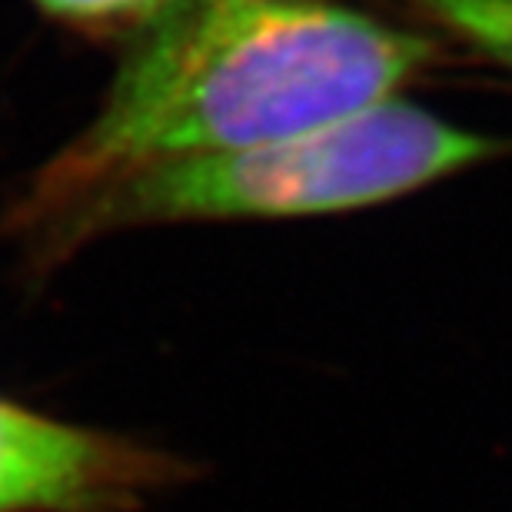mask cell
<instances>
[{"instance_id": "4", "label": "cell", "mask_w": 512, "mask_h": 512, "mask_svg": "<svg viewBox=\"0 0 512 512\" xmlns=\"http://www.w3.org/2000/svg\"><path fill=\"white\" fill-rule=\"evenodd\" d=\"M30 4L44 17L84 34H114V30L140 34L177 0H30Z\"/></svg>"}, {"instance_id": "5", "label": "cell", "mask_w": 512, "mask_h": 512, "mask_svg": "<svg viewBox=\"0 0 512 512\" xmlns=\"http://www.w3.org/2000/svg\"><path fill=\"white\" fill-rule=\"evenodd\" d=\"M416 4L512 70V0H416Z\"/></svg>"}, {"instance_id": "1", "label": "cell", "mask_w": 512, "mask_h": 512, "mask_svg": "<svg viewBox=\"0 0 512 512\" xmlns=\"http://www.w3.org/2000/svg\"><path fill=\"white\" fill-rule=\"evenodd\" d=\"M433 44L323 0H177L133 34L104 107L20 207L143 163L237 153L383 104Z\"/></svg>"}, {"instance_id": "3", "label": "cell", "mask_w": 512, "mask_h": 512, "mask_svg": "<svg viewBox=\"0 0 512 512\" xmlns=\"http://www.w3.org/2000/svg\"><path fill=\"white\" fill-rule=\"evenodd\" d=\"M170 476L153 449L0 399V512H133Z\"/></svg>"}, {"instance_id": "2", "label": "cell", "mask_w": 512, "mask_h": 512, "mask_svg": "<svg viewBox=\"0 0 512 512\" xmlns=\"http://www.w3.org/2000/svg\"><path fill=\"white\" fill-rule=\"evenodd\" d=\"M506 147L389 97L263 147L143 163L50 207H17L14 233L57 260L94 237L147 223L343 213L413 193Z\"/></svg>"}]
</instances>
